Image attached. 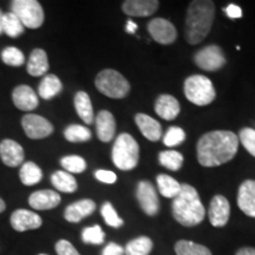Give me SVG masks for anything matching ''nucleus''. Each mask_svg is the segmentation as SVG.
<instances>
[{
    "label": "nucleus",
    "mask_w": 255,
    "mask_h": 255,
    "mask_svg": "<svg viewBox=\"0 0 255 255\" xmlns=\"http://www.w3.org/2000/svg\"><path fill=\"white\" fill-rule=\"evenodd\" d=\"M239 137L228 130L207 132L197 142V161L203 167H218L234 158Z\"/></svg>",
    "instance_id": "f257e3e1"
},
{
    "label": "nucleus",
    "mask_w": 255,
    "mask_h": 255,
    "mask_svg": "<svg viewBox=\"0 0 255 255\" xmlns=\"http://www.w3.org/2000/svg\"><path fill=\"white\" fill-rule=\"evenodd\" d=\"M215 18V5L209 0L191 1L186 17V38L190 45H196L208 36Z\"/></svg>",
    "instance_id": "f03ea898"
},
{
    "label": "nucleus",
    "mask_w": 255,
    "mask_h": 255,
    "mask_svg": "<svg viewBox=\"0 0 255 255\" xmlns=\"http://www.w3.org/2000/svg\"><path fill=\"white\" fill-rule=\"evenodd\" d=\"M173 215L176 221L184 227H194L203 221L206 215L205 207L201 202L196 189L190 184H181V190L171 203Z\"/></svg>",
    "instance_id": "7ed1b4c3"
},
{
    "label": "nucleus",
    "mask_w": 255,
    "mask_h": 255,
    "mask_svg": "<svg viewBox=\"0 0 255 255\" xmlns=\"http://www.w3.org/2000/svg\"><path fill=\"white\" fill-rule=\"evenodd\" d=\"M139 159L138 143L129 133H121L113 146V162L121 170L136 168Z\"/></svg>",
    "instance_id": "20e7f679"
},
{
    "label": "nucleus",
    "mask_w": 255,
    "mask_h": 255,
    "mask_svg": "<svg viewBox=\"0 0 255 255\" xmlns=\"http://www.w3.org/2000/svg\"><path fill=\"white\" fill-rule=\"evenodd\" d=\"M97 90L104 96L115 100L124 98L129 94L130 84L122 73L113 69H105L97 75L95 79Z\"/></svg>",
    "instance_id": "39448f33"
},
{
    "label": "nucleus",
    "mask_w": 255,
    "mask_h": 255,
    "mask_svg": "<svg viewBox=\"0 0 255 255\" xmlns=\"http://www.w3.org/2000/svg\"><path fill=\"white\" fill-rule=\"evenodd\" d=\"M187 100L199 107H205L215 100L216 92L212 81L202 75H193L184 82Z\"/></svg>",
    "instance_id": "423d86ee"
},
{
    "label": "nucleus",
    "mask_w": 255,
    "mask_h": 255,
    "mask_svg": "<svg viewBox=\"0 0 255 255\" xmlns=\"http://www.w3.org/2000/svg\"><path fill=\"white\" fill-rule=\"evenodd\" d=\"M11 7L24 27L38 28L43 25L44 9L36 0H13Z\"/></svg>",
    "instance_id": "0eeeda50"
},
{
    "label": "nucleus",
    "mask_w": 255,
    "mask_h": 255,
    "mask_svg": "<svg viewBox=\"0 0 255 255\" xmlns=\"http://www.w3.org/2000/svg\"><path fill=\"white\" fill-rule=\"evenodd\" d=\"M194 62L205 71H218L226 64V57L221 47L208 45L197 51L194 56Z\"/></svg>",
    "instance_id": "6e6552de"
},
{
    "label": "nucleus",
    "mask_w": 255,
    "mask_h": 255,
    "mask_svg": "<svg viewBox=\"0 0 255 255\" xmlns=\"http://www.w3.org/2000/svg\"><path fill=\"white\" fill-rule=\"evenodd\" d=\"M21 126L28 138L41 139L53 132V126L49 121L38 115H25L21 120Z\"/></svg>",
    "instance_id": "1a4fd4ad"
},
{
    "label": "nucleus",
    "mask_w": 255,
    "mask_h": 255,
    "mask_svg": "<svg viewBox=\"0 0 255 255\" xmlns=\"http://www.w3.org/2000/svg\"><path fill=\"white\" fill-rule=\"evenodd\" d=\"M148 31L152 39L162 45H170L177 38L176 28L170 21L163 18H154L149 21Z\"/></svg>",
    "instance_id": "9d476101"
},
{
    "label": "nucleus",
    "mask_w": 255,
    "mask_h": 255,
    "mask_svg": "<svg viewBox=\"0 0 255 255\" xmlns=\"http://www.w3.org/2000/svg\"><path fill=\"white\" fill-rule=\"evenodd\" d=\"M136 197L145 214L154 216L159 210V200L155 187L149 181H141L137 184Z\"/></svg>",
    "instance_id": "9b49d317"
},
{
    "label": "nucleus",
    "mask_w": 255,
    "mask_h": 255,
    "mask_svg": "<svg viewBox=\"0 0 255 255\" xmlns=\"http://www.w3.org/2000/svg\"><path fill=\"white\" fill-rule=\"evenodd\" d=\"M12 228L17 232H26L32 229H38L43 225V220L37 213L26 209H18L12 213L11 219Z\"/></svg>",
    "instance_id": "f8f14e48"
},
{
    "label": "nucleus",
    "mask_w": 255,
    "mask_h": 255,
    "mask_svg": "<svg viewBox=\"0 0 255 255\" xmlns=\"http://www.w3.org/2000/svg\"><path fill=\"white\" fill-rule=\"evenodd\" d=\"M209 221L214 227H223L227 225L231 216V205L228 200L222 195L213 197L209 205Z\"/></svg>",
    "instance_id": "ddd939ff"
},
{
    "label": "nucleus",
    "mask_w": 255,
    "mask_h": 255,
    "mask_svg": "<svg viewBox=\"0 0 255 255\" xmlns=\"http://www.w3.org/2000/svg\"><path fill=\"white\" fill-rule=\"evenodd\" d=\"M24 149L13 139H4L0 143V158L7 167H18L24 162Z\"/></svg>",
    "instance_id": "4468645a"
},
{
    "label": "nucleus",
    "mask_w": 255,
    "mask_h": 255,
    "mask_svg": "<svg viewBox=\"0 0 255 255\" xmlns=\"http://www.w3.org/2000/svg\"><path fill=\"white\" fill-rule=\"evenodd\" d=\"M12 100L15 108L23 111L34 110L39 104L37 94L28 85H19L15 88L12 94Z\"/></svg>",
    "instance_id": "2eb2a0df"
},
{
    "label": "nucleus",
    "mask_w": 255,
    "mask_h": 255,
    "mask_svg": "<svg viewBox=\"0 0 255 255\" xmlns=\"http://www.w3.org/2000/svg\"><path fill=\"white\" fill-rule=\"evenodd\" d=\"M238 206L247 216L255 218V181H245L239 188Z\"/></svg>",
    "instance_id": "dca6fc26"
},
{
    "label": "nucleus",
    "mask_w": 255,
    "mask_h": 255,
    "mask_svg": "<svg viewBox=\"0 0 255 255\" xmlns=\"http://www.w3.org/2000/svg\"><path fill=\"white\" fill-rule=\"evenodd\" d=\"M157 0H127L123 2V12L131 17H149L158 8Z\"/></svg>",
    "instance_id": "f3484780"
},
{
    "label": "nucleus",
    "mask_w": 255,
    "mask_h": 255,
    "mask_svg": "<svg viewBox=\"0 0 255 255\" xmlns=\"http://www.w3.org/2000/svg\"><path fill=\"white\" fill-rule=\"evenodd\" d=\"M96 209V203L92 200L85 199L73 202L71 205L66 207L64 218L66 221L71 223H78L83 219L90 216Z\"/></svg>",
    "instance_id": "a211bd4d"
},
{
    "label": "nucleus",
    "mask_w": 255,
    "mask_h": 255,
    "mask_svg": "<svg viewBox=\"0 0 255 255\" xmlns=\"http://www.w3.org/2000/svg\"><path fill=\"white\" fill-rule=\"evenodd\" d=\"M28 203L36 210H47L56 208L60 203V195L53 190H38L28 197Z\"/></svg>",
    "instance_id": "6ab92c4d"
},
{
    "label": "nucleus",
    "mask_w": 255,
    "mask_h": 255,
    "mask_svg": "<svg viewBox=\"0 0 255 255\" xmlns=\"http://www.w3.org/2000/svg\"><path fill=\"white\" fill-rule=\"evenodd\" d=\"M96 130L102 142H110L116 132V121L108 110H102L96 117Z\"/></svg>",
    "instance_id": "aec40b11"
},
{
    "label": "nucleus",
    "mask_w": 255,
    "mask_h": 255,
    "mask_svg": "<svg viewBox=\"0 0 255 255\" xmlns=\"http://www.w3.org/2000/svg\"><path fill=\"white\" fill-rule=\"evenodd\" d=\"M181 107L176 98L171 95H161L156 100L155 111L161 119L165 121L175 120L180 114Z\"/></svg>",
    "instance_id": "412c9836"
},
{
    "label": "nucleus",
    "mask_w": 255,
    "mask_h": 255,
    "mask_svg": "<svg viewBox=\"0 0 255 255\" xmlns=\"http://www.w3.org/2000/svg\"><path fill=\"white\" fill-rule=\"evenodd\" d=\"M135 122L141 130L142 135L149 141L156 142L162 137V127L157 121L148 116L145 114H137L135 116Z\"/></svg>",
    "instance_id": "4be33fe9"
},
{
    "label": "nucleus",
    "mask_w": 255,
    "mask_h": 255,
    "mask_svg": "<svg viewBox=\"0 0 255 255\" xmlns=\"http://www.w3.org/2000/svg\"><path fill=\"white\" fill-rule=\"evenodd\" d=\"M26 68L28 75L33 76V77L45 75L49 70V59H47L45 51L41 49H34L32 51Z\"/></svg>",
    "instance_id": "5701e85b"
},
{
    "label": "nucleus",
    "mask_w": 255,
    "mask_h": 255,
    "mask_svg": "<svg viewBox=\"0 0 255 255\" xmlns=\"http://www.w3.org/2000/svg\"><path fill=\"white\" fill-rule=\"evenodd\" d=\"M75 108L78 116L85 124L94 123V109H92L91 100L89 95L84 91H79L75 96Z\"/></svg>",
    "instance_id": "b1692460"
},
{
    "label": "nucleus",
    "mask_w": 255,
    "mask_h": 255,
    "mask_svg": "<svg viewBox=\"0 0 255 255\" xmlns=\"http://www.w3.org/2000/svg\"><path fill=\"white\" fill-rule=\"evenodd\" d=\"M63 84L56 75H47L40 82L38 94L43 100H51L62 91Z\"/></svg>",
    "instance_id": "393cba45"
},
{
    "label": "nucleus",
    "mask_w": 255,
    "mask_h": 255,
    "mask_svg": "<svg viewBox=\"0 0 255 255\" xmlns=\"http://www.w3.org/2000/svg\"><path fill=\"white\" fill-rule=\"evenodd\" d=\"M19 178L24 186H34L39 183L43 178V171L34 162H26L21 165L19 171Z\"/></svg>",
    "instance_id": "a878e982"
},
{
    "label": "nucleus",
    "mask_w": 255,
    "mask_h": 255,
    "mask_svg": "<svg viewBox=\"0 0 255 255\" xmlns=\"http://www.w3.org/2000/svg\"><path fill=\"white\" fill-rule=\"evenodd\" d=\"M51 182L57 190L62 193H73L77 190L78 184L76 178L66 171H56L51 176Z\"/></svg>",
    "instance_id": "bb28decb"
},
{
    "label": "nucleus",
    "mask_w": 255,
    "mask_h": 255,
    "mask_svg": "<svg viewBox=\"0 0 255 255\" xmlns=\"http://www.w3.org/2000/svg\"><path fill=\"white\" fill-rule=\"evenodd\" d=\"M156 182H157L159 194H161L162 196L167 197V199H174L181 190V184L178 183L175 178L169 176V175H157Z\"/></svg>",
    "instance_id": "cd10ccee"
},
{
    "label": "nucleus",
    "mask_w": 255,
    "mask_h": 255,
    "mask_svg": "<svg viewBox=\"0 0 255 255\" xmlns=\"http://www.w3.org/2000/svg\"><path fill=\"white\" fill-rule=\"evenodd\" d=\"M1 30L11 38H17L24 33L23 24L19 20L17 15L12 13V12L2 14Z\"/></svg>",
    "instance_id": "c85d7f7f"
},
{
    "label": "nucleus",
    "mask_w": 255,
    "mask_h": 255,
    "mask_svg": "<svg viewBox=\"0 0 255 255\" xmlns=\"http://www.w3.org/2000/svg\"><path fill=\"white\" fill-rule=\"evenodd\" d=\"M152 241L148 237H139L133 239L124 248L126 255H149L152 250Z\"/></svg>",
    "instance_id": "c756f323"
},
{
    "label": "nucleus",
    "mask_w": 255,
    "mask_h": 255,
    "mask_svg": "<svg viewBox=\"0 0 255 255\" xmlns=\"http://www.w3.org/2000/svg\"><path fill=\"white\" fill-rule=\"evenodd\" d=\"M175 252L177 255H212L208 248L193 241L180 240L175 245Z\"/></svg>",
    "instance_id": "7c9ffc66"
},
{
    "label": "nucleus",
    "mask_w": 255,
    "mask_h": 255,
    "mask_svg": "<svg viewBox=\"0 0 255 255\" xmlns=\"http://www.w3.org/2000/svg\"><path fill=\"white\" fill-rule=\"evenodd\" d=\"M158 161L169 170L177 171L183 164V155L176 150H165L159 152Z\"/></svg>",
    "instance_id": "2f4dec72"
},
{
    "label": "nucleus",
    "mask_w": 255,
    "mask_h": 255,
    "mask_svg": "<svg viewBox=\"0 0 255 255\" xmlns=\"http://www.w3.org/2000/svg\"><path fill=\"white\" fill-rule=\"evenodd\" d=\"M64 136L69 142L79 143L90 141L92 133L88 128L79 126V124H72V126L66 128L65 131H64Z\"/></svg>",
    "instance_id": "473e14b6"
},
{
    "label": "nucleus",
    "mask_w": 255,
    "mask_h": 255,
    "mask_svg": "<svg viewBox=\"0 0 255 255\" xmlns=\"http://www.w3.org/2000/svg\"><path fill=\"white\" fill-rule=\"evenodd\" d=\"M60 164L65 169L66 173L72 174H81L87 169V162L85 159L77 155L65 156L60 159Z\"/></svg>",
    "instance_id": "72a5a7b5"
},
{
    "label": "nucleus",
    "mask_w": 255,
    "mask_h": 255,
    "mask_svg": "<svg viewBox=\"0 0 255 255\" xmlns=\"http://www.w3.org/2000/svg\"><path fill=\"white\" fill-rule=\"evenodd\" d=\"M1 59L6 65L9 66H21L25 63V56L17 47L9 46L2 50Z\"/></svg>",
    "instance_id": "f704fd0d"
},
{
    "label": "nucleus",
    "mask_w": 255,
    "mask_h": 255,
    "mask_svg": "<svg viewBox=\"0 0 255 255\" xmlns=\"http://www.w3.org/2000/svg\"><path fill=\"white\" fill-rule=\"evenodd\" d=\"M82 239L85 244L102 245L104 242L105 234L103 229L101 228V226L96 225V226H92V227L85 228L82 233Z\"/></svg>",
    "instance_id": "c9c22d12"
},
{
    "label": "nucleus",
    "mask_w": 255,
    "mask_h": 255,
    "mask_svg": "<svg viewBox=\"0 0 255 255\" xmlns=\"http://www.w3.org/2000/svg\"><path fill=\"white\" fill-rule=\"evenodd\" d=\"M101 213H102V216H103V219L105 220V222H107V225H109L110 227L120 228L123 226V220L120 218L119 214H117V212L115 210V208L110 202H105L104 205L102 206Z\"/></svg>",
    "instance_id": "e433bc0d"
},
{
    "label": "nucleus",
    "mask_w": 255,
    "mask_h": 255,
    "mask_svg": "<svg viewBox=\"0 0 255 255\" xmlns=\"http://www.w3.org/2000/svg\"><path fill=\"white\" fill-rule=\"evenodd\" d=\"M186 139V132L180 127H170L163 136V143L167 146H176Z\"/></svg>",
    "instance_id": "4c0bfd02"
},
{
    "label": "nucleus",
    "mask_w": 255,
    "mask_h": 255,
    "mask_svg": "<svg viewBox=\"0 0 255 255\" xmlns=\"http://www.w3.org/2000/svg\"><path fill=\"white\" fill-rule=\"evenodd\" d=\"M239 139L245 149L255 157V130L251 128H244L239 133Z\"/></svg>",
    "instance_id": "58836bf2"
},
{
    "label": "nucleus",
    "mask_w": 255,
    "mask_h": 255,
    "mask_svg": "<svg viewBox=\"0 0 255 255\" xmlns=\"http://www.w3.org/2000/svg\"><path fill=\"white\" fill-rule=\"evenodd\" d=\"M56 252L58 255H81L68 240H59L56 244Z\"/></svg>",
    "instance_id": "ea45409f"
},
{
    "label": "nucleus",
    "mask_w": 255,
    "mask_h": 255,
    "mask_svg": "<svg viewBox=\"0 0 255 255\" xmlns=\"http://www.w3.org/2000/svg\"><path fill=\"white\" fill-rule=\"evenodd\" d=\"M95 177L97 178L98 181H101V182L107 184H113L117 181L116 174L110 170H97L95 173Z\"/></svg>",
    "instance_id": "a19ab883"
},
{
    "label": "nucleus",
    "mask_w": 255,
    "mask_h": 255,
    "mask_svg": "<svg viewBox=\"0 0 255 255\" xmlns=\"http://www.w3.org/2000/svg\"><path fill=\"white\" fill-rule=\"evenodd\" d=\"M124 254V248L121 247L120 245L115 244V242H110L109 245H107V247L103 250L102 255H123Z\"/></svg>",
    "instance_id": "79ce46f5"
},
{
    "label": "nucleus",
    "mask_w": 255,
    "mask_h": 255,
    "mask_svg": "<svg viewBox=\"0 0 255 255\" xmlns=\"http://www.w3.org/2000/svg\"><path fill=\"white\" fill-rule=\"evenodd\" d=\"M223 11H225L228 17L232 19H238L242 17V9L235 4H229Z\"/></svg>",
    "instance_id": "37998d69"
},
{
    "label": "nucleus",
    "mask_w": 255,
    "mask_h": 255,
    "mask_svg": "<svg viewBox=\"0 0 255 255\" xmlns=\"http://www.w3.org/2000/svg\"><path fill=\"white\" fill-rule=\"evenodd\" d=\"M235 255H255V248H252V247L240 248Z\"/></svg>",
    "instance_id": "c03bdc74"
},
{
    "label": "nucleus",
    "mask_w": 255,
    "mask_h": 255,
    "mask_svg": "<svg viewBox=\"0 0 255 255\" xmlns=\"http://www.w3.org/2000/svg\"><path fill=\"white\" fill-rule=\"evenodd\" d=\"M137 30V24L133 23L132 20H128L127 23V26H126V31L128 32V33L130 34H133Z\"/></svg>",
    "instance_id": "a18cd8bd"
},
{
    "label": "nucleus",
    "mask_w": 255,
    "mask_h": 255,
    "mask_svg": "<svg viewBox=\"0 0 255 255\" xmlns=\"http://www.w3.org/2000/svg\"><path fill=\"white\" fill-rule=\"evenodd\" d=\"M5 209H6V203H5V201L2 200L1 197H0V213L4 212Z\"/></svg>",
    "instance_id": "49530a36"
},
{
    "label": "nucleus",
    "mask_w": 255,
    "mask_h": 255,
    "mask_svg": "<svg viewBox=\"0 0 255 255\" xmlns=\"http://www.w3.org/2000/svg\"><path fill=\"white\" fill-rule=\"evenodd\" d=\"M1 18H2V13H1V11H0V33L2 32V30H1Z\"/></svg>",
    "instance_id": "de8ad7c7"
},
{
    "label": "nucleus",
    "mask_w": 255,
    "mask_h": 255,
    "mask_svg": "<svg viewBox=\"0 0 255 255\" xmlns=\"http://www.w3.org/2000/svg\"><path fill=\"white\" fill-rule=\"evenodd\" d=\"M39 255H47V254H39Z\"/></svg>",
    "instance_id": "09e8293b"
}]
</instances>
